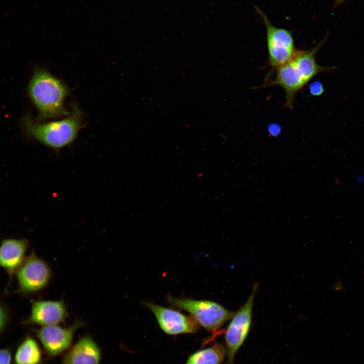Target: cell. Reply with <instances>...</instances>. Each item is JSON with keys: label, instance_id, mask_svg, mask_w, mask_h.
Returning <instances> with one entry per match:
<instances>
[{"label": "cell", "instance_id": "obj_13", "mask_svg": "<svg viewBox=\"0 0 364 364\" xmlns=\"http://www.w3.org/2000/svg\"><path fill=\"white\" fill-rule=\"evenodd\" d=\"M226 356L225 348L216 342L210 347L193 353L185 364H221Z\"/></svg>", "mask_w": 364, "mask_h": 364}, {"label": "cell", "instance_id": "obj_10", "mask_svg": "<svg viewBox=\"0 0 364 364\" xmlns=\"http://www.w3.org/2000/svg\"><path fill=\"white\" fill-rule=\"evenodd\" d=\"M67 315L62 301H35L32 303L31 312L25 323L42 326L58 325L63 322Z\"/></svg>", "mask_w": 364, "mask_h": 364}, {"label": "cell", "instance_id": "obj_12", "mask_svg": "<svg viewBox=\"0 0 364 364\" xmlns=\"http://www.w3.org/2000/svg\"><path fill=\"white\" fill-rule=\"evenodd\" d=\"M100 353L94 341L88 337L81 338L65 355V364H99Z\"/></svg>", "mask_w": 364, "mask_h": 364}, {"label": "cell", "instance_id": "obj_5", "mask_svg": "<svg viewBox=\"0 0 364 364\" xmlns=\"http://www.w3.org/2000/svg\"><path fill=\"white\" fill-rule=\"evenodd\" d=\"M255 9L262 18L266 31L267 62L271 67L270 72L266 78L267 80L276 68L291 59L297 49L291 31L274 26L263 12L256 6Z\"/></svg>", "mask_w": 364, "mask_h": 364}, {"label": "cell", "instance_id": "obj_3", "mask_svg": "<svg viewBox=\"0 0 364 364\" xmlns=\"http://www.w3.org/2000/svg\"><path fill=\"white\" fill-rule=\"evenodd\" d=\"M84 114L77 105L72 112L62 119L39 122L30 116L22 120L24 129L33 139L54 150H60L70 145L76 139L83 126Z\"/></svg>", "mask_w": 364, "mask_h": 364}, {"label": "cell", "instance_id": "obj_9", "mask_svg": "<svg viewBox=\"0 0 364 364\" xmlns=\"http://www.w3.org/2000/svg\"><path fill=\"white\" fill-rule=\"evenodd\" d=\"M81 325V322L77 321L65 328L57 325L42 326L36 333L47 351L56 355L70 346L75 330Z\"/></svg>", "mask_w": 364, "mask_h": 364}, {"label": "cell", "instance_id": "obj_1", "mask_svg": "<svg viewBox=\"0 0 364 364\" xmlns=\"http://www.w3.org/2000/svg\"><path fill=\"white\" fill-rule=\"evenodd\" d=\"M326 37L310 50H297L289 61L274 70L275 77L265 82L262 87H281L285 94V106L292 109L296 94L315 76L336 68L335 66H321L316 61L315 55L324 44Z\"/></svg>", "mask_w": 364, "mask_h": 364}, {"label": "cell", "instance_id": "obj_18", "mask_svg": "<svg viewBox=\"0 0 364 364\" xmlns=\"http://www.w3.org/2000/svg\"><path fill=\"white\" fill-rule=\"evenodd\" d=\"M268 130L271 135H276L280 132V128L278 125L272 124L269 126Z\"/></svg>", "mask_w": 364, "mask_h": 364}, {"label": "cell", "instance_id": "obj_4", "mask_svg": "<svg viewBox=\"0 0 364 364\" xmlns=\"http://www.w3.org/2000/svg\"><path fill=\"white\" fill-rule=\"evenodd\" d=\"M167 301L171 306L190 313L199 325L212 332L214 337L221 333L220 328L231 319L235 313L211 300L176 298L169 295L167 297Z\"/></svg>", "mask_w": 364, "mask_h": 364}, {"label": "cell", "instance_id": "obj_8", "mask_svg": "<svg viewBox=\"0 0 364 364\" xmlns=\"http://www.w3.org/2000/svg\"><path fill=\"white\" fill-rule=\"evenodd\" d=\"M143 304L152 311L160 329L167 335L194 334L198 331L199 325L192 316L151 302Z\"/></svg>", "mask_w": 364, "mask_h": 364}, {"label": "cell", "instance_id": "obj_19", "mask_svg": "<svg viewBox=\"0 0 364 364\" xmlns=\"http://www.w3.org/2000/svg\"><path fill=\"white\" fill-rule=\"evenodd\" d=\"M345 0H335L336 3H339L343 2Z\"/></svg>", "mask_w": 364, "mask_h": 364}, {"label": "cell", "instance_id": "obj_11", "mask_svg": "<svg viewBox=\"0 0 364 364\" xmlns=\"http://www.w3.org/2000/svg\"><path fill=\"white\" fill-rule=\"evenodd\" d=\"M29 242L26 239H7L0 245V267L14 276L25 260Z\"/></svg>", "mask_w": 364, "mask_h": 364}, {"label": "cell", "instance_id": "obj_7", "mask_svg": "<svg viewBox=\"0 0 364 364\" xmlns=\"http://www.w3.org/2000/svg\"><path fill=\"white\" fill-rule=\"evenodd\" d=\"M16 274L18 285L16 293L28 294L44 288L51 279L52 271L48 264L32 252Z\"/></svg>", "mask_w": 364, "mask_h": 364}, {"label": "cell", "instance_id": "obj_16", "mask_svg": "<svg viewBox=\"0 0 364 364\" xmlns=\"http://www.w3.org/2000/svg\"><path fill=\"white\" fill-rule=\"evenodd\" d=\"M310 93L315 96H320L324 92V87L322 84L319 81H315L310 84L309 86Z\"/></svg>", "mask_w": 364, "mask_h": 364}, {"label": "cell", "instance_id": "obj_15", "mask_svg": "<svg viewBox=\"0 0 364 364\" xmlns=\"http://www.w3.org/2000/svg\"><path fill=\"white\" fill-rule=\"evenodd\" d=\"M9 317L10 314L8 308L0 301V335L7 326Z\"/></svg>", "mask_w": 364, "mask_h": 364}, {"label": "cell", "instance_id": "obj_6", "mask_svg": "<svg viewBox=\"0 0 364 364\" xmlns=\"http://www.w3.org/2000/svg\"><path fill=\"white\" fill-rule=\"evenodd\" d=\"M257 288L258 285L254 284L247 301L235 312L224 332L226 364H234L236 355L249 334L252 322L253 302Z\"/></svg>", "mask_w": 364, "mask_h": 364}, {"label": "cell", "instance_id": "obj_14", "mask_svg": "<svg viewBox=\"0 0 364 364\" xmlns=\"http://www.w3.org/2000/svg\"><path fill=\"white\" fill-rule=\"evenodd\" d=\"M41 352L36 341L27 337L18 348L15 355L16 364H38Z\"/></svg>", "mask_w": 364, "mask_h": 364}, {"label": "cell", "instance_id": "obj_17", "mask_svg": "<svg viewBox=\"0 0 364 364\" xmlns=\"http://www.w3.org/2000/svg\"><path fill=\"white\" fill-rule=\"evenodd\" d=\"M11 354L6 349H0V364H11Z\"/></svg>", "mask_w": 364, "mask_h": 364}, {"label": "cell", "instance_id": "obj_2", "mask_svg": "<svg viewBox=\"0 0 364 364\" xmlns=\"http://www.w3.org/2000/svg\"><path fill=\"white\" fill-rule=\"evenodd\" d=\"M29 96L38 111V119L46 120L69 116L64 105L69 90L60 79L47 70L36 67L29 82Z\"/></svg>", "mask_w": 364, "mask_h": 364}]
</instances>
